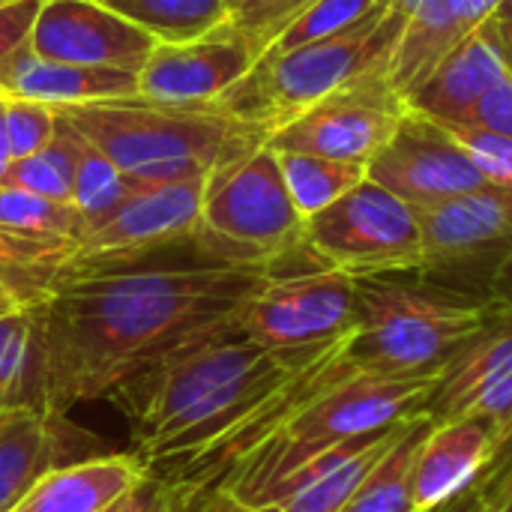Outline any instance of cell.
I'll return each mask as SVG.
<instances>
[{
    "label": "cell",
    "mask_w": 512,
    "mask_h": 512,
    "mask_svg": "<svg viewBox=\"0 0 512 512\" xmlns=\"http://www.w3.org/2000/svg\"><path fill=\"white\" fill-rule=\"evenodd\" d=\"M267 267H165L60 279L33 306L39 411L108 399L162 357L237 321Z\"/></svg>",
    "instance_id": "obj_1"
},
{
    "label": "cell",
    "mask_w": 512,
    "mask_h": 512,
    "mask_svg": "<svg viewBox=\"0 0 512 512\" xmlns=\"http://www.w3.org/2000/svg\"><path fill=\"white\" fill-rule=\"evenodd\" d=\"M315 357H279L234 321L141 369L108 399L129 420L132 453L147 471H165L231 432Z\"/></svg>",
    "instance_id": "obj_2"
},
{
    "label": "cell",
    "mask_w": 512,
    "mask_h": 512,
    "mask_svg": "<svg viewBox=\"0 0 512 512\" xmlns=\"http://www.w3.org/2000/svg\"><path fill=\"white\" fill-rule=\"evenodd\" d=\"M435 381L438 375L390 378L360 372L345 357V366L213 489H225L237 501L258 507V501L279 480H285L312 456L417 417L432 396Z\"/></svg>",
    "instance_id": "obj_3"
},
{
    "label": "cell",
    "mask_w": 512,
    "mask_h": 512,
    "mask_svg": "<svg viewBox=\"0 0 512 512\" xmlns=\"http://www.w3.org/2000/svg\"><path fill=\"white\" fill-rule=\"evenodd\" d=\"M396 276L357 279V324L345 357L360 372L390 378L438 375L495 315L489 300Z\"/></svg>",
    "instance_id": "obj_4"
},
{
    "label": "cell",
    "mask_w": 512,
    "mask_h": 512,
    "mask_svg": "<svg viewBox=\"0 0 512 512\" xmlns=\"http://www.w3.org/2000/svg\"><path fill=\"white\" fill-rule=\"evenodd\" d=\"M57 111L126 174L180 162L216 171L267 144L264 126L237 117L222 102L162 105L144 96H126Z\"/></svg>",
    "instance_id": "obj_5"
},
{
    "label": "cell",
    "mask_w": 512,
    "mask_h": 512,
    "mask_svg": "<svg viewBox=\"0 0 512 512\" xmlns=\"http://www.w3.org/2000/svg\"><path fill=\"white\" fill-rule=\"evenodd\" d=\"M399 30L402 12L387 0L333 36L288 51H267L222 99V105L237 117L264 126L270 138L273 129L285 126L351 81L378 69L390 72V54Z\"/></svg>",
    "instance_id": "obj_6"
},
{
    "label": "cell",
    "mask_w": 512,
    "mask_h": 512,
    "mask_svg": "<svg viewBox=\"0 0 512 512\" xmlns=\"http://www.w3.org/2000/svg\"><path fill=\"white\" fill-rule=\"evenodd\" d=\"M306 219L291 201L279 156L261 144L204 183L198 246L222 267H267L273 276L312 255L303 240Z\"/></svg>",
    "instance_id": "obj_7"
},
{
    "label": "cell",
    "mask_w": 512,
    "mask_h": 512,
    "mask_svg": "<svg viewBox=\"0 0 512 512\" xmlns=\"http://www.w3.org/2000/svg\"><path fill=\"white\" fill-rule=\"evenodd\" d=\"M303 240L318 264L354 279L423 273L426 264L417 210L369 177L306 219Z\"/></svg>",
    "instance_id": "obj_8"
},
{
    "label": "cell",
    "mask_w": 512,
    "mask_h": 512,
    "mask_svg": "<svg viewBox=\"0 0 512 512\" xmlns=\"http://www.w3.org/2000/svg\"><path fill=\"white\" fill-rule=\"evenodd\" d=\"M357 324V279L333 267L279 273L237 312L243 336L261 348L303 360L339 345Z\"/></svg>",
    "instance_id": "obj_9"
},
{
    "label": "cell",
    "mask_w": 512,
    "mask_h": 512,
    "mask_svg": "<svg viewBox=\"0 0 512 512\" xmlns=\"http://www.w3.org/2000/svg\"><path fill=\"white\" fill-rule=\"evenodd\" d=\"M204 183L207 180H195L129 195L111 216L87 228L75 252L60 267L57 282L90 273L132 270L150 255L192 240L201 228Z\"/></svg>",
    "instance_id": "obj_10"
},
{
    "label": "cell",
    "mask_w": 512,
    "mask_h": 512,
    "mask_svg": "<svg viewBox=\"0 0 512 512\" xmlns=\"http://www.w3.org/2000/svg\"><path fill=\"white\" fill-rule=\"evenodd\" d=\"M408 111V96L393 84L387 69H378L273 129L267 144L276 153H315L369 165Z\"/></svg>",
    "instance_id": "obj_11"
},
{
    "label": "cell",
    "mask_w": 512,
    "mask_h": 512,
    "mask_svg": "<svg viewBox=\"0 0 512 512\" xmlns=\"http://www.w3.org/2000/svg\"><path fill=\"white\" fill-rule=\"evenodd\" d=\"M366 174L414 210L489 186L471 153L441 123L417 111H408L393 138L372 156Z\"/></svg>",
    "instance_id": "obj_12"
},
{
    "label": "cell",
    "mask_w": 512,
    "mask_h": 512,
    "mask_svg": "<svg viewBox=\"0 0 512 512\" xmlns=\"http://www.w3.org/2000/svg\"><path fill=\"white\" fill-rule=\"evenodd\" d=\"M27 45L48 60L138 75L156 39L102 0H42Z\"/></svg>",
    "instance_id": "obj_13"
},
{
    "label": "cell",
    "mask_w": 512,
    "mask_h": 512,
    "mask_svg": "<svg viewBox=\"0 0 512 512\" xmlns=\"http://www.w3.org/2000/svg\"><path fill=\"white\" fill-rule=\"evenodd\" d=\"M423 234V273L498 267L512 249V189L480 186L441 204L417 207Z\"/></svg>",
    "instance_id": "obj_14"
},
{
    "label": "cell",
    "mask_w": 512,
    "mask_h": 512,
    "mask_svg": "<svg viewBox=\"0 0 512 512\" xmlns=\"http://www.w3.org/2000/svg\"><path fill=\"white\" fill-rule=\"evenodd\" d=\"M512 411V315L495 312L438 372L420 417L429 423L489 420L498 426Z\"/></svg>",
    "instance_id": "obj_15"
},
{
    "label": "cell",
    "mask_w": 512,
    "mask_h": 512,
    "mask_svg": "<svg viewBox=\"0 0 512 512\" xmlns=\"http://www.w3.org/2000/svg\"><path fill=\"white\" fill-rule=\"evenodd\" d=\"M255 66L249 45L228 27L192 42H156L138 72V96L162 105L222 102Z\"/></svg>",
    "instance_id": "obj_16"
},
{
    "label": "cell",
    "mask_w": 512,
    "mask_h": 512,
    "mask_svg": "<svg viewBox=\"0 0 512 512\" xmlns=\"http://www.w3.org/2000/svg\"><path fill=\"white\" fill-rule=\"evenodd\" d=\"M63 417L66 414H45L33 405L0 408V512L15 510L54 468L84 462L75 459L78 450H93V435Z\"/></svg>",
    "instance_id": "obj_17"
},
{
    "label": "cell",
    "mask_w": 512,
    "mask_h": 512,
    "mask_svg": "<svg viewBox=\"0 0 512 512\" xmlns=\"http://www.w3.org/2000/svg\"><path fill=\"white\" fill-rule=\"evenodd\" d=\"M495 456V426L489 420L432 423L411 465L414 512H441L474 492Z\"/></svg>",
    "instance_id": "obj_18"
},
{
    "label": "cell",
    "mask_w": 512,
    "mask_h": 512,
    "mask_svg": "<svg viewBox=\"0 0 512 512\" xmlns=\"http://www.w3.org/2000/svg\"><path fill=\"white\" fill-rule=\"evenodd\" d=\"M507 72L495 18L474 27L411 93V111L441 126H471L477 102Z\"/></svg>",
    "instance_id": "obj_19"
},
{
    "label": "cell",
    "mask_w": 512,
    "mask_h": 512,
    "mask_svg": "<svg viewBox=\"0 0 512 512\" xmlns=\"http://www.w3.org/2000/svg\"><path fill=\"white\" fill-rule=\"evenodd\" d=\"M408 420L378 435L345 441L312 456L285 480H279L258 501V507H279L282 512H339L366 480V474L378 465V459L399 441Z\"/></svg>",
    "instance_id": "obj_20"
},
{
    "label": "cell",
    "mask_w": 512,
    "mask_h": 512,
    "mask_svg": "<svg viewBox=\"0 0 512 512\" xmlns=\"http://www.w3.org/2000/svg\"><path fill=\"white\" fill-rule=\"evenodd\" d=\"M138 96V75L102 66H75L18 48L0 69V99H27L51 108Z\"/></svg>",
    "instance_id": "obj_21"
},
{
    "label": "cell",
    "mask_w": 512,
    "mask_h": 512,
    "mask_svg": "<svg viewBox=\"0 0 512 512\" xmlns=\"http://www.w3.org/2000/svg\"><path fill=\"white\" fill-rule=\"evenodd\" d=\"M147 474L135 453L93 456L45 474L12 512H105Z\"/></svg>",
    "instance_id": "obj_22"
},
{
    "label": "cell",
    "mask_w": 512,
    "mask_h": 512,
    "mask_svg": "<svg viewBox=\"0 0 512 512\" xmlns=\"http://www.w3.org/2000/svg\"><path fill=\"white\" fill-rule=\"evenodd\" d=\"M402 12V30L390 54V78L408 96L465 36L456 0H390Z\"/></svg>",
    "instance_id": "obj_23"
},
{
    "label": "cell",
    "mask_w": 512,
    "mask_h": 512,
    "mask_svg": "<svg viewBox=\"0 0 512 512\" xmlns=\"http://www.w3.org/2000/svg\"><path fill=\"white\" fill-rule=\"evenodd\" d=\"M429 429L432 423L426 417H411L399 441L378 459V465L366 474V480L339 512H414L411 465Z\"/></svg>",
    "instance_id": "obj_24"
},
{
    "label": "cell",
    "mask_w": 512,
    "mask_h": 512,
    "mask_svg": "<svg viewBox=\"0 0 512 512\" xmlns=\"http://www.w3.org/2000/svg\"><path fill=\"white\" fill-rule=\"evenodd\" d=\"M66 135L72 147V204L84 216L87 228H93L105 216H111L129 195H135V183L69 120H66Z\"/></svg>",
    "instance_id": "obj_25"
},
{
    "label": "cell",
    "mask_w": 512,
    "mask_h": 512,
    "mask_svg": "<svg viewBox=\"0 0 512 512\" xmlns=\"http://www.w3.org/2000/svg\"><path fill=\"white\" fill-rule=\"evenodd\" d=\"M156 42H192L228 21L231 0H102Z\"/></svg>",
    "instance_id": "obj_26"
},
{
    "label": "cell",
    "mask_w": 512,
    "mask_h": 512,
    "mask_svg": "<svg viewBox=\"0 0 512 512\" xmlns=\"http://www.w3.org/2000/svg\"><path fill=\"white\" fill-rule=\"evenodd\" d=\"M69 255L72 249L66 246L30 240L0 228V282L21 309H33L51 294Z\"/></svg>",
    "instance_id": "obj_27"
},
{
    "label": "cell",
    "mask_w": 512,
    "mask_h": 512,
    "mask_svg": "<svg viewBox=\"0 0 512 512\" xmlns=\"http://www.w3.org/2000/svg\"><path fill=\"white\" fill-rule=\"evenodd\" d=\"M285 186L291 192L294 207L303 219H312L324 207L336 204L354 186H360L369 174L360 162L327 159L315 153H276Z\"/></svg>",
    "instance_id": "obj_28"
},
{
    "label": "cell",
    "mask_w": 512,
    "mask_h": 512,
    "mask_svg": "<svg viewBox=\"0 0 512 512\" xmlns=\"http://www.w3.org/2000/svg\"><path fill=\"white\" fill-rule=\"evenodd\" d=\"M0 228L30 237L57 243L75 252L81 237L87 234L84 216L69 201H51L15 186L0 183Z\"/></svg>",
    "instance_id": "obj_29"
},
{
    "label": "cell",
    "mask_w": 512,
    "mask_h": 512,
    "mask_svg": "<svg viewBox=\"0 0 512 512\" xmlns=\"http://www.w3.org/2000/svg\"><path fill=\"white\" fill-rule=\"evenodd\" d=\"M36 396V327L30 309H9L0 315V408L27 405Z\"/></svg>",
    "instance_id": "obj_30"
},
{
    "label": "cell",
    "mask_w": 512,
    "mask_h": 512,
    "mask_svg": "<svg viewBox=\"0 0 512 512\" xmlns=\"http://www.w3.org/2000/svg\"><path fill=\"white\" fill-rule=\"evenodd\" d=\"M3 186H15L51 201H69L72 204V147L66 135V120L57 111V129L48 147L39 153L12 159Z\"/></svg>",
    "instance_id": "obj_31"
},
{
    "label": "cell",
    "mask_w": 512,
    "mask_h": 512,
    "mask_svg": "<svg viewBox=\"0 0 512 512\" xmlns=\"http://www.w3.org/2000/svg\"><path fill=\"white\" fill-rule=\"evenodd\" d=\"M381 3L384 0H315L276 36V42L267 51H288V48L333 36L342 27H348V24L360 21L363 15H369L372 9H378Z\"/></svg>",
    "instance_id": "obj_32"
},
{
    "label": "cell",
    "mask_w": 512,
    "mask_h": 512,
    "mask_svg": "<svg viewBox=\"0 0 512 512\" xmlns=\"http://www.w3.org/2000/svg\"><path fill=\"white\" fill-rule=\"evenodd\" d=\"M309 3L315 0H231L228 27L249 45L258 60Z\"/></svg>",
    "instance_id": "obj_33"
},
{
    "label": "cell",
    "mask_w": 512,
    "mask_h": 512,
    "mask_svg": "<svg viewBox=\"0 0 512 512\" xmlns=\"http://www.w3.org/2000/svg\"><path fill=\"white\" fill-rule=\"evenodd\" d=\"M3 102V126L12 159L39 153L51 144L57 129V108L27 99H0Z\"/></svg>",
    "instance_id": "obj_34"
},
{
    "label": "cell",
    "mask_w": 512,
    "mask_h": 512,
    "mask_svg": "<svg viewBox=\"0 0 512 512\" xmlns=\"http://www.w3.org/2000/svg\"><path fill=\"white\" fill-rule=\"evenodd\" d=\"M477 162V168L486 174L489 183L512 189V138L492 135L474 126H444Z\"/></svg>",
    "instance_id": "obj_35"
},
{
    "label": "cell",
    "mask_w": 512,
    "mask_h": 512,
    "mask_svg": "<svg viewBox=\"0 0 512 512\" xmlns=\"http://www.w3.org/2000/svg\"><path fill=\"white\" fill-rule=\"evenodd\" d=\"M474 129L492 132V135H504L512 138V75L504 72L489 90L486 96L477 102L474 117H471Z\"/></svg>",
    "instance_id": "obj_36"
},
{
    "label": "cell",
    "mask_w": 512,
    "mask_h": 512,
    "mask_svg": "<svg viewBox=\"0 0 512 512\" xmlns=\"http://www.w3.org/2000/svg\"><path fill=\"white\" fill-rule=\"evenodd\" d=\"M42 0H6L0 3V69L6 66V60L27 45L36 12H39Z\"/></svg>",
    "instance_id": "obj_37"
},
{
    "label": "cell",
    "mask_w": 512,
    "mask_h": 512,
    "mask_svg": "<svg viewBox=\"0 0 512 512\" xmlns=\"http://www.w3.org/2000/svg\"><path fill=\"white\" fill-rule=\"evenodd\" d=\"M171 486V483H168ZM171 512H282L279 507H249L213 486H174V510Z\"/></svg>",
    "instance_id": "obj_38"
},
{
    "label": "cell",
    "mask_w": 512,
    "mask_h": 512,
    "mask_svg": "<svg viewBox=\"0 0 512 512\" xmlns=\"http://www.w3.org/2000/svg\"><path fill=\"white\" fill-rule=\"evenodd\" d=\"M174 510V486H168L156 474H144L123 498H117L105 512H171Z\"/></svg>",
    "instance_id": "obj_39"
},
{
    "label": "cell",
    "mask_w": 512,
    "mask_h": 512,
    "mask_svg": "<svg viewBox=\"0 0 512 512\" xmlns=\"http://www.w3.org/2000/svg\"><path fill=\"white\" fill-rule=\"evenodd\" d=\"M489 306L501 315H512V249L489 276Z\"/></svg>",
    "instance_id": "obj_40"
},
{
    "label": "cell",
    "mask_w": 512,
    "mask_h": 512,
    "mask_svg": "<svg viewBox=\"0 0 512 512\" xmlns=\"http://www.w3.org/2000/svg\"><path fill=\"white\" fill-rule=\"evenodd\" d=\"M501 3H504V0H456L459 18H462V24H465L468 33H471L474 27L486 24L489 18H495V12H498Z\"/></svg>",
    "instance_id": "obj_41"
},
{
    "label": "cell",
    "mask_w": 512,
    "mask_h": 512,
    "mask_svg": "<svg viewBox=\"0 0 512 512\" xmlns=\"http://www.w3.org/2000/svg\"><path fill=\"white\" fill-rule=\"evenodd\" d=\"M483 498H486L489 512H512V465L510 471H507L495 486H489V489L483 492Z\"/></svg>",
    "instance_id": "obj_42"
},
{
    "label": "cell",
    "mask_w": 512,
    "mask_h": 512,
    "mask_svg": "<svg viewBox=\"0 0 512 512\" xmlns=\"http://www.w3.org/2000/svg\"><path fill=\"white\" fill-rule=\"evenodd\" d=\"M12 165V153H9V141H6V126H3V102H0V183L6 177Z\"/></svg>",
    "instance_id": "obj_43"
},
{
    "label": "cell",
    "mask_w": 512,
    "mask_h": 512,
    "mask_svg": "<svg viewBox=\"0 0 512 512\" xmlns=\"http://www.w3.org/2000/svg\"><path fill=\"white\" fill-rule=\"evenodd\" d=\"M512 447V411L495 426V450L501 453V450H507Z\"/></svg>",
    "instance_id": "obj_44"
},
{
    "label": "cell",
    "mask_w": 512,
    "mask_h": 512,
    "mask_svg": "<svg viewBox=\"0 0 512 512\" xmlns=\"http://www.w3.org/2000/svg\"><path fill=\"white\" fill-rule=\"evenodd\" d=\"M498 30H501V48H504V63H507V72L512 75V27H501V24H498Z\"/></svg>",
    "instance_id": "obj_45"
},
{
    "label": "cell",
    "mask_w": 512,
    "mask_h": 512,
    "mask_svg": "<svg viewBox=\"0 0 512 512\" xmlns=\"http://www.w3.org/2000/svg\"><path fill=\"white\" fill-rule=\"evenodd\" d=\"M495 24H501V27H512V0H504V3L498 6V12H495Z\"/></svg>",
    "instance_id": "obj_46"
},
{
    "label": "cell",
    "mask_w": 512,
    "mask_h": 512,
    "mask_svg": "<svg viewBox=\"0 0 512 512\" xmlns=\"http://www.w3.org/2000/svg\"><path fill=\"white\" fill-rule=\"evenodd\" d=\"M0 309H21L18 303H15V297L6 291V285L0 282Z\"/></svg>",
    "instance_id": "obj_47"
},
{
    "label": "cell",
    "mask_w": 512,
    "mask_h": 512,
    "mask_svg": "<svg viewBox=\"0 0 512 512\" xmlns=\"http://www.w3.org/2000/svg\"><path fill=\"white\" fill-rule=\"evenodd\" d=\"M477 512H489V507H486V498H483V504H480V510Z\"/></svg>",
    "instance_id": "obj_48"
},
{
    "label": "cell",
    "mask_w": 512,
    "mask_h": 512,
    "mask_svg": "<svg viewBox=\"0 0 512 512\" xmlns=\"http://www.w3.org/2000/svg\"><path fill=\"white\" fill-rule=\"evenodd\" d=\"M3 312H9V309H0V315H3Z\"/></svg>",
    "instance_id": "obj_49"
},
{
    "label": "cell",
    "mask_w": 512,
    "mask_h": 512,
    "mask_svg": "<svg viewBox=\"0 0 512 512\" xmlns=\"http://www.w3.org/2000/svg\"><path fill=\"white\" fill-rule=\"evenodd\" d=\"M0 3H6V0H0Z\"/></svg>",
    "instance_id": "obj_50"
}]
</instances>
